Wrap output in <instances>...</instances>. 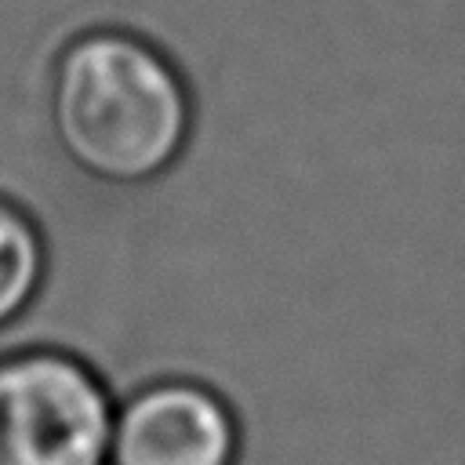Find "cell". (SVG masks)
<instances>
[{"label": "cell", "instance_id": "1", "mask_svg": "<svg viewBox=\"0 0 465 465\" xmlns=\"http://www.w3.org/2000/svg\"><path fill=\"white\" fill-rule=\"evenodd\" d=\"M47 120L65 160L102 185H149L185 153L193 94L178 65L124 29L69 40L51 69Z\"/></svg>", "mask_w": 465, "mask_h": 465}, {"label": "cell", "instance_id": "2", "mask_svg": "<svg viewBox=\"0 0 465 465\" xmlns=\"http://www.w3.org/2000/svg\"><path fill=\"white\" fill-rule=\"evenodd\" d=\"M116 403L62 349L0 356V465H109Z\"/></svg>", "mask_w": 465, "mask_h": 465}, {"label": "cell", "instance_id": "3", "mask_svg": "<svg viewBox=\"0 0 465 465\" xmlns=\"http://www.w3.org/2000/svg\"><path fill=\"white\" fill-rule=\"evenodd\" d=\"M236 458L240 421L203 381H149L113 414L109 465H236Z\"/></svg>", "mask_w": 465, "mask_h": 465}, {"label": "cell", "instance_id": "4", "mask_svg": "<svg viewBox=\"0 0 465 465\" xmlns=\"http://www.w3.org/2000/svg\"><path fill=\"white\" fill-rule=\"evenodd\" d=\"M47 251L36 222L0 196V331L11 327L40 294Z\"/></svg>", "mask_w": 465, "mask_h": 465}]
</instances>
